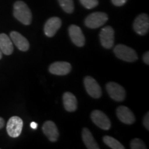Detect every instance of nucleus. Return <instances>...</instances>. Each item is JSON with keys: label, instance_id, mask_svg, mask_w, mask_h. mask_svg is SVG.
Segmentation results:
<instances>
[{"label": "nucleus", "instance_id": "f257e3e1", "mask_svg": "<svg viewBox=\"0 0 149 149\" xmlns=\"http://www.w3.org/2000/svg\"><path fill=\"white\" fill-rule=\"evenodd\" d=\"M13 15L17 19L24 25H29L32 22V13L26 3L17 1L13 6Z\"/></svg>", "mask_w": 149, "mask_h": 149}, {"label": "nucleus", "instance_id": "f03ea898", "mask_svg": "<svg viewBox=\"0 0 149 149\" xmlns=\"http://www.w3.org/2000/svg\"><path fill=\"white\" fill-rule=\"evenodd\" d=\"M114 53L119 59L128 62H133L138 59L135 50L123 44H118L115 46Z\"/></svg>", "mask_w": 149, "mask_h": 149}, {"label": "nucleus", "instance_id": "7ed1b4c3", "mask_svg": "<svg viewBox=\"0 0 149 149\" xmlns=\"http://www.w3.org/2000/svg\"><path fill=\"white\" fill-rule=\"evenodd\" d=\"M109 19L105 13L95 12L91 13L85 19V25L90 29H97L104 25Z\"/></svg>", "mask_w": 149, "mask_h": 149}, {"label": "nucleus", "instance_id": "20e7f679", "mask_svg": "<svg viewBox=\"0 0 149 149\" xmlns=\"http://www.w3.org/2000/svg\"><path fill=\"white\" fill-rule=\"evenodd\" d=\"M110 97L117 102H122L126 98V91L119 84L111 81L106 86Z\"/></svg>", "mask_w": 149, "mask_h": 149}, {"label": "nucleus", "instance_id": "39448f33", "mask_svg": "<svg viewBox=\"0 0 149 149\" xmlns=\"http://www.w3.org/2000/svg\"><path fill=\"white\" fill-rule=\"evenodd\" d=\"M23 121L20 117L13 116L9 119L6 126V130L11 137H17L22 133Z\"/></svg>", "mask_w": 149, "mask_h": 149}, {"label": "nucleus", "instance_id": "423d86ee", "mask_svg": "<svg viewBox=\"0 0 149 149\" xmlns=\"http://www.w3.org/2000/svg\"><path fill=\"white\" fill-rule=\"evenodd\" d=\"M91 120L95 125L102 130H107L111 128V121L107 115L101 111L99 110L93 111L91 113Z\"/></svg>", "mask_w": 149, "mask_h": 149}, {"label": "nucleus", "instance_id": "0eeeda50", "mask_svg": "<svg viewBox=\"0 0 149 149\" xmlns=\"http://www.w3.org/2000/svg\"><path fill=\"white\" fill-rule=\"evenodd\" d=\"M133 29L134 31L139 35L147 34L149 29V18L148 15L142 13L137 16L134 21Z\"/></svg>", "mask_w": 149, "mask_h": 149}, {"label": "nucleus", "instance_id": "6e6552de", "mask_svg": "<svg viewBox=\"0 0 149 149\" xmlns=\"http://www.w3.org/2000/svg\"><path fill=\"white\" fill-rule=\"evenodd\" d=\"M84 83L86 90L91 97L98 99L102 96L101 87L94 78L87 76L84 78Z\"/></svg>", "mask_w": 149, "mask_h": 149}, {"label": "nucleus", "instance_id": "1a4fd4ad", "mask_svg": "<svg viewBox=\"0 0 149 149\" xmlns=\"http://www.w3.org/2000/svg\"><path fill=\"white\" fill-rule=\"evenodd\" d=\"M114 30L111 26H106L101 30L100 39L102 46L104 48L110 49L114 44Z\"/></svg>", "mask_w": 149, "mask_h": 149}, {"label": "nucleus", "instance_id": "9d476101", "mask_svg": "<svg viewBox=\"0 0 149 149\" xmlns=\"http://www.w3.org/2000/svg\"><path fill=\"white\" fill-rule=\"evenodd\" d=\"M68 33L73 44L78 47H82L85 44V37L79 26L71 25L68 29Z\"/></svg>", "mask_w": 149, "mask_h": 149}, {"label": "nucleus", "instance_id": "9b49d317", "mask_svg": "<svg viewBox=\"0 0 149 149\" xmlns=\"http://www.w3.org/2000/svg\"><path fill=\"white\" fill-rule=\"evenodd\" d=\"M116 114L119 120L126 124H133L135 122V117L133 112L124 106L117 108Z\"/></svg>", "mask_w": 149, "mask_h": 149}, {"label": "nucleus", "instance_id": "f8f14e48", "mask_svg": "<svg viewBox=\"0 0 149 149\" xmlns=\"http://www.w3.org/2000/svg\"><path fill=\"white\" fill-rule=\"evenodd\" d=\"M71 70V65L66 61H56L49 67L51 73L56 75H66Z\"/></svg>", "mask_w": 149, "mask_h": 149}, {"label": "nucleus", "instance_id": "ddd939ff", "mask_svg": "<svg viewBox=\"0 0 149 149\" xmlns=\"http://www.w3.org/2000/svg\"><path fill=\"white\" fill-rule=\"evenodd\" d=\"M61 26V20L57 17L50 18L44 25V33L47 37H52L56 34Z\"/></svg>", "mask_w": 149, "mask_h": 149}, {"label": "nucleus", "instance_id": "4468645a", "mask_svg": "<svg viewBox=\"0 0 149 149\" xmlns=\"http://www.w3.org/2000/svg\"><path fill=\"white\" fill-rule=\"evenodd\" d=\"M42 130L44 135L48 137L51 141L55 142L58 139L59 131L57 126L52 121H47L43 124Z\"/></svg>", "mask_w": 149, "mask_h": 149}, {"label": "nucleus", "instance_id": "2eb2a0df", "mask_svg": "<svg viewBox=\"0 0 149 149\" xmlns=\"http://www.w3.org/2000/svg\"><path fill=\"white\" fill-rule=\"evenodd\" d=\"M11 40L14 44L22 51H27L29 49L30 44L26 37L16 31H12L10 34Z\"/></svg>", "mask_w": 149, "mask_h": 149}, {"label": "nucleus", "instance_id": "dca6fc26", "mask_svg": "<svg viewBox=\"0 0 149 149\" xmlns=\"http://www.w3.org/2000/svg\"><path fill=\"white\" fill-rule=\"evenodd\" d=\"M63 104L65 109L68 112H74L77 110V101L75 96L70 92L65 93L63 95Z\"/></svg>", "mask_w": 149, "mask_h": 149}, {"label": "nucleus", "instance_id": "f3484780", "mask_svg": "<svg viewBox=\"0 0 149 149\" xmlns=\"http://www.w3.org/2000/svg\"><path fill=\"white\" fill-rule=\"evenodd\" d=\"M0 49L6 55H10L13 52V46L11 39L6 34H0Z\"/></svg>", "mask_w": 149, "mask_h": 149}, {"label": "nucleus", "instance_id": "a211bd4d", "mask_svg": "<svg viewBox=\"0 0 149 149\" xmlns=\"http://www.w3.org/2000/svg\"><path fill=\"white\" fill-rule=\"evenodd\" d=\"M82 139L84 143L86 145L87 148L88 149H99L100 147L98 146L95 140L94 137L91 131L88 128H84L82 130Z\"/></svg>", "mask_w": 149, "mask_h": 149}, {"label": "nucleus", "instance_id": "6ab92c4d", "mask_svg": "<svg viewBox=\"0 0 149 149\" xmlns=\"http://www.w3.org/2000/svg\"><path fill=\"white\" fill-rule=\"evenodd\" d=\"M103 141L108 146L113 149H124V147L121 144L119 141L113 137H110V136H104L103 137Z\"/></svg>", "mask_w": 149, "mask_h": 149}, {"label": "nucleus", "instance_id": "aec40b11", "mask_svg": "<svg viewBox=\"0 0 149 149\" xmlns=\"http://www.w3.org/2000/svg\"><path fill=\"white\" fill-rule=\"evenodd\" d=\"M61 8L67 13H72L74 10L73 0H58Z\"/></svg>", "mask_w": 149, "mask_h": 149}, {"label": "nucleus", "instance_id": "412c9836", "mask_svg": "<svg viewBox=\"0 0 149 149\" xmlns=\"http://www.w3.org/2000/svg\"><path fill=\"white\" fill-rule=\"evenodd\" d=\"M130 147L132 149H146V146L140 139L135 138L130 141Z\"/></svg>", "mask_w": 149, "mask_h": 149}, {"label": "nucleus", "instance_id": "4be33fe9", "mask_svg": "<svg viewBox=\"0 0 149 149\" xmlns=\"http://www.w3.org/2000/svg\"><path fill=\"white\" fill-rule=\"evenodd\" d=\"M80 2L86 8L91 9L98 5V0H79Z\"/></svg>", "mask_w": 149, "mask_h": 149}, {"label": "nucleus", "instance_id": "5701e85b", "mask_svg": "<svg viewBox=\"0 0 149 149\" xmlns=\"http://www.w3.org/2000/svg\"><path fill=\"white\" fill-rule=\"evenodd\" d=\"M143 124H144V127L147 130H149V113H147L144 117L143 120Z\"/></svg>", "mask_w": 149, "mask_h": 149}, {"label": "nucleus", "instance_id": "b1692460", "mask_svg": "<svg viewBox=\"0 0 149 149\" xmlns=\"http://www.w3.org/2000/svg\"><path fill=\"white\" fill-rule=\"evenodd\" d=\"M112 3L116 6H122L124 4H125L127 0H111Z\"/></svg>", "mask_w": 149, "mask_h": 149}, {"label": "nucleus", "instance_id": "393cba45", "mask_svg": "<svg viewBox=\"0 0 149 149\" xmlns=\"http://www.w3.org/2000/svg\"><path fill=\"white\" fill-rule=\"evenodd\" d=\"M143 60L145 62V64L147 65L149 64V52L147 51L146 53H144V55H143Z\"/></svg>", "mask_w": 149, "mask_h": 149}, {"label": "nucleus", "instance_id": "a878e982", "mask_svg": "<svg viewBox=\"0 0 149 149\" xmlns=\"http://www.w3.org/2000/svg\"><path fill=\"white\" fill-rule=\"evenodd\" d=\"M4 124H5L4 120H3L2 117H0V129L2 128L3 126H4Z\"/></svg>", "mask_w": 149, "mask_h": 149}, {"label": "nucleus", "instance_id": "bb28decb", "mask_svg": "<svg viewBox=\"0 0 149 149\" xmlns=\"http://www.w3.org/2000/svg\"><path fill=\"white\" fill-rule=\"evenodd\" d=\"M31 128H33V129H37V124L36 122H31Z\"/></svg>", "mask_w": 149, "mask_h": 149}, {"label": "nucleus", "instance_id": "cd10ccee", "mask_svg": "<svg viewBox=\"0 0 149 149\" xmlns=\"http://www.w3.org/2000/svg\"><path fill=\"white\" fill-rule=\"evenodd\" d=\"M2 58V52H1V49H0V59Z\"/></svg>", "mask_w": 149, "mask_h": 149}]
</instances>
